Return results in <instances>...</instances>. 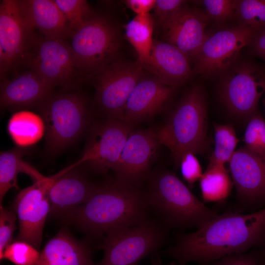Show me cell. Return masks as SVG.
<instances>
[{
    "label": "cell",
    "mask_w": 265,
    "mask_h": 265,
    "mask_svg": "<svg viewBox=\"0 0 265 265\" xmlns=\"http://www.w3.org/2000/svg\"><path fill=\"white\" fill-rule=\"evenodd\" d=\"M265 243V208L251 213L226 212L196 231L178 236L165 251L178 265L208 263Z\"/></svg>",
    "instance_id": "1"
},
{
    "label": "cell",
    "mask_w": 265,
    "mask_h": 265,
    "mask_svg": "<svg viewBox=\"0 0 265 265\" xmlns=\"http://www.w3.org/2000/svg\"><path fill=\"white\" fill-rule=\"evenodd\" d=\"M149 207L146 193L137 186L114 179L98 186L82 205L65 218L92 236L132 226L146 219Z\"/></svg>",
    "instance_id": "2"
},
{
    "label": "cell",
    "mask_w": 265,
    "mask_h": 265,
    "mask_svg": "<svg viewBox=\"0 0 265 265\" xmlns=\"http://www.w3.org/2000/svg\"><path fill=\"white\" fill-rule=\"evenodd\" d=\"M155 132L159 144L170 150L177 165L187 153L196 155L206 152L209 148L207 104L203 87L195 85L189 88Z\"/></svg>",
    "instance_id": "3"
},
{
    "label": "cell",
    "mask_w": 265,
    "mask_h": 265,
    "mask_svg": "<svg viewBox=\"0 0 265 265\" xmlns=\"http://www.w3.org/2000/svg\"><path fill=\"white\" fill-rule=\"evenodd\" d=\"M146 195L149 207L166 226L199 229L217 215L168 170H158L151 175Z\"/></svg>",
    "instance_id": "4"
},
{
    "label": "cell",
    "mask_w": 265,
    "mask_h": 265,
    "mask_svg": "<svg viewBox=\"0 0 265 265\" xmlns=\"http://www.w3.org/2000/svg\"><path fill=\"white\" fill-rule=\"evenodd\" d=\"M45 126V150L56 155L86 130L89 115L85 98L75 92H53L38 106Z\"/></svg>",
    "instance_id": "5"
},
{
    "label": "cell",
    "mask_w": 265,
    "mask_h": 265,
    "mask_svg": "<svg viewBox=\"0 0 265 265\" xmlns=\"http://www.w3.org/2000/svg\"><path fill=\"white\" fill-rule=\"evenodd\" d=\"M70 38L69 45L81 76L91 78L117 59L120 34L106 16L93 13Z\"/></svg>",
    "instance_id": "6"
},
{
    "label": "cell",
    "mask_w": 265,
    "mask_h": 265,
    "mask_svg": "<svg viewBox=\"0 0 265 265\" xmlns=\"http://www.w3.org/2000/svg\"><path fill=\"white\" fill-rule=\"evenodd\" d=\"M165 226L147 218L136 225L110 231L105 235L102 245L103 257L95 265H137L140 260L162 245Z\"/></svg>",
    "instance_id": "7"
},
{
    "label": "cell",
    "mask_w": 265,
    "mask_h": 265,
    "mask_svg": "<svg viewBox=\"0 0 265 265\" xmlns=\"http://www.w3.org/2000/svg\"><path fill=\"white\" fill-rule=\"evenodd\" d=\"M22 65L34 71L53 88H69L81 76L69 43L64 39L37 34Z\"/></svg>",
    "instance_id": "8"
},
{
    "label": "cell",
    "mask_w": 265,
    "mask_h": 265,
    "mask_svg": "<svg viewBox=\"0 0 265 265\" xmlns=\"http://www.w3.org/2000/svg\"><path fill=\"white\" fill-rule=\"evenodd\" d=\"M227 71L219 86L220 99L232 114L249 120L264 93L265 73L246 60L237 61Z\"/></svg>",
    "instance_id": "9"
},
{
    "label": "cell",
    "mask_w": 265,
    "mask_h": 265,
    "mask_svg": "<svg viewBox=\"0 0 265 265\" xmlns=\"http://www.w3.org/2000/svg\"><path fill=\"white\" fill-rule=\"evenodd\" d=\"M254 32L237 25L210 34L193 60V73L208 79L226 72L248 46Z\"/></svg>",
    "instance_id": "10"
},
{
    "label": "cell",
    "mask_w": 265,
    "mask_h": 265,
    "mask_svg": "<svg viewBox=\"0 0 265 265\" xmlns=\"http://www.w3.org/2000/svg\"><path fill=\"white\" fill-rule=\"evenodd\" d=\"M134 125L123 120L107 118L95 123L80 158L72 167L83 166L98 173L114 171Z\"/></svg>",
    "instance_id": "11"
},
{
    "label": "cell",
    "mask_w": 265,
    "mask_h": 265,
    "mask_svg": "<svg viewBox=\"0 0 265 265\" xmlns=\"http://www.w3.org/2000/svg\"><path fill=\"white\" fill-rule=\"evenodd\" d=\"M143 69L138 61L117 59L92 77L94 78L96 101L108 118L123 119L127 100L143 77Z\"/></svg>",
    "instance_id": "12"
},
{
    "label": "cell",
    "mask_w": 265,
    "mask_h": 265,
    "mask_svg": "<svg viewBox=\"0 0 265 265\" xmlns=\"http://www.w3.org/2000/svg\"><path fill=\"white\" fill-rule=\"evenodd\" d=\"M35 30L24 15L17 0L0 2V79L22 65L35 37Z\"/></svg>",
    "instance_id": "13"
},
{
    "label": "cell",
    "mask_w": 265,
    "mask_h": 265,
    "mask_svg": "<svg viewBox=\"0 0 265 265\" xmlns=\"http://www.w3.org/2000/svg\"><path fill=\"white\" fill-rule=\"evenodd\" d=\"M51 180V177H47L34 183L22 189L14 201V211L19 224L16 240L28 243L38 250L45 222L50 213L47 190Z\"/></svg>",
    "instance_id": "14"
},
{
    "label": "cell",
    "mask_w": 265,
    "mask_h": 265,
    "mask_svg": "<svg viewBox=\"0 0 265 265\" xmlns=\"http://www.w3.org/2000/svg\"><path fill=\"white\" fill-rule=\"evenodd\" d=\"M210 23L204 11L185 4L161 26L166 42L177 48L193 61L210 35L207 31Z\"/></svg>",
    "instance_id": "15"
},
{
    "label": "cell",
    "mask_w": 265,
    "mask_h": 265,
    "mask_svg": "<svg viewBox=\"0 0 265 265\" xmlns=\"http://www.w3.org/2000/svg\"><path fill=\"white\" fill-rule=\"evenodd\" d=\"M159 145L155 131L133 130L126 140L114 171L115 179L138 186L147 176Z\"/></svg>",
    "instance_id": "16"
},
{
    "label": "cell",
    "mask_w": 265,
    "mask_h": 265,
    "mask_svg": "<svg viewBox=\"0 0 265 265\" xmlns=\"http://www.w3.org/2000/svg\"><path fill=\"white\" fill-rule=\"evenodd\" d=\"M229 165L239 202L246 206L265 205V157L243 147L235 151Z\"/></svg>",
    "instance_id": "17"
},
{
    "label": "cell",
    "mask_w": 265,
    "mask_h": 265,
    "mask_svg": "<svg viewBox=\"0 0 265 265\" xmlns=\"http://www.w3.org/2000/svg\"><path fill=\"white\" fill-rule=\"evenodd\" d=\"M51 177L47 195L53 215L65 217L84 204L98 186L71 166Z\"/></svg>",
    "instance_id": "18"
},
{
    "label": "cell",
    "mask_w": 265,
    "mask_h": 265,
    "mask_svg": "<svg viewBox=\"0 0 265 265\" xmlns=\"http://www.w3.org/2000/svg\"><path fill=\"white\" fill-rule=\"evenodd\" d=\"M53 89L32 70L21 72L11 79L1 80V108L17 110L38 106L53 92Z\"/></svg>",
    "instance_id": "19"
},
{
    "label": "cell",
    "mask_w": 265,
    "mask_h": 265,
    "mask_svg": "<svg viewBox=\"0 0 265 265\" xmlns=\"http://www.w3.org/2000/svg\"><path fill=\"white\" fill-rule=\"evenodd\" d=\"M175 88L162 83L155 76H143L127 100L122 120L134 125L151 117L164 107Z\"/></svg>",
    "instance_id": "20"
},
{
    "label": "cell",
    "mask_w": 265,
    "mask_h": 265,
    "mask_svg": "<svg viewBox=\"0 0 265 265\" xmlns=\"http://www.w3.org/2000/svg\"><path fill=\"white\" fill-rule=\"evenodd\" d=\"M190 60L174 46L154 41L150 58L144 68L151 72L160 82L176 88L186 82L193 74Z\"/></svg>",
    "instance_id": "21"
},
{
    "label": "cell",
    "mask_w": 265,
    "mask_h": 265,
    "mask_svg": "<svg viewBox=\"0 0 265 265\" xmlns=\"http://www.w3.org/2000/svg\"><path fill=\"white\" fill-rule=\"evenodd\" d=\"M88 243L75 238L65 227L49 239L35 265H95Z\"/></svg>",
    "instance_id": "22"
},
{
    "label": "cell",
    "mask_w": 265,
    "mask_h": 265,
    "mask_svg": "<svg viewBox=\"0 0 265 265\" xmlns=\"http://www.w3.org/2000/svg\"><path fill=\"white\" fill-rule=\"evenodd\" d=\"M20 7L33 28L49 38L65 40L73 33L54 0H20Z\"/></svg>",
    "instance_id": "23"
},
{
    "label": "cell",
    "mask_w": 265,
    "mask_h": 265,
    "mask_svg": "<svg viewBox=\"0 0 265 265\" xmlns=\"http://www.w3.org/2000/svg\"><path fill=\"white\" fill-rule=\"evenodd\" d=\"M26 150L17 147L0 154V202L1 203L9 189H19L17 176L20 173L28 175L34 183L46 178L23 159Z\"/></svg>",
    "instance_id": "24"
},
{
    "label": "cell",
    "mask_w": 265,
    "mask_h": 265,
    "mask_svg": "<svg viewBox=\"0 0 265 265\" xmlns=\"http://www.w3.org/2000/svg\"><path fill=\"white\" fill-rule=\"evenodd\" d=\"M7 130L14 143L22 148L36 144L45 134V124L41 116L23 110L11 116Z\"/></svg>",
    "instance_id": "25"
},
{
    "label": "cell",
    "mask_w": 265,
    "mask_h": 265,
    "mask_svg": "<svg viewBox=\"0 0 265 265\" xmlns=\"http://www.w3.org/2000/svg\"><path fill=\"white\" fill-rule=\"evenodd\" d=\"M126 36L136 51L138 62L147 65L153 43V21L149 13L136 15L125 26Z\"/></svg>",
    "instance_id": "26"
},
{
    "label": "cell",
    "mask_w": 265,
    "mask_h": 265,
    "mask_svg": "<svg viewBox=\"0 0 265 265\" xmlns=\"http://www.w3.org/2000/svg\"><path fill=\"white\" fill-rule=\"evenodd\" d=\"M199 181L205 202H220L226 199L234 186L226 168L207 167Z\"/></svg>",
    "instance_id": "27"
},
{
    "label": "cell",
    "mask_w": 265,
    "mask_h": 265,
    "mask_svg": "<svg viewBox=\"0 0 265 265\" xmlns=\"http://www.w3.org/2000/svg\"><path fill=\"white\" fill-rule=\"evenodd\" d=\"M214 129V148L207 167L226 168L225 164L229 163L234 154L239 139L231 125L215 124Z\"/></svg>",
    "instance_id": "28"
},
{
    "label": "cell",
    "mask_w": 265,
    "mask_h": 265,
    "mask_svg": "<svg viewBox=\"0 0 265 265\" xmlns=\"http://www.w3.org/2000/svg\"><path fill=\"white\" fill-rule=\"evenodd\" d=\"M238 25L254 31L265 26V0H234Z\"/></svg>",
    "instance_id": "29"
},
{
    "label": "cell",
    "mask_w": 265,
    "mask_h": 265,
    "mask_svg": "<svg viewBox=\"0 0 265 265\" xmlns=\"http://www.w3.org/2000/svg\"><path fill=\"white\" fill-rule=\"evenodd\" d=\"M243 141L248 151L265 157V119L258 112L248 120Z\"/></svg>",
    "instance_id": "30"
},
{
    "label": "cell",
    "mask_w": 265,
    "mask_h": 265,
    "mask_svg": "<svg viewBox=\"0 0 265 265\" xmlns=\"http://www.w3.org/2000/svg\"><path fill=\"white\" fill-rule=\"evenodd\" d=\"M73 32L80 27L93 14L84 0H54Z\"/></svg>",
    "instance_id": "31"
},
{
    "label": "cell",
    "mask_w": 265,
    "mask_h": 265,
    "mask_svg": "<svg viewBox=\"0 0 265 265\" xmlns=\"http://www.w3.org/2000/svg\"><path fill=\"white\" fill-rule=\"evenodd\" d=\"M40 255L39 250L28 243L15 240L6 248L0 260H7L15 265H35Z\"/></svg>",
    "instance_id": "32"
},
{
    "label": "cell",
    "mask_w": 265,
    "mask_h": 265,
    "mask_svg": "<svg viewBox=\"0 0 265 265\" xmlns=\"http://www.w3.org/2000/svg\"><path fill=\"white\" fill-rule=\"evenodd\" d=\"M205 9V13L217 26H223L229 22L236 20L233 0H204L199 1Z\"/></svg>",
    "instance_id": "33"
},
{
    "label": "cell",
    "mask_w": 265,
    "mask_h": 265,
    "mask_svg": "<svg viewBox=\"0 0 265 265\" xmlns=\"http://www.w3.org/2000/svg\"><path fill=\"white\" fill-rule=\"evenodd\" d=\"M17 215L15 211L0 207V259L6 248L12 242L16 228Z\"/></svg>",
    "instance_id": "34"
},
{
    "label": "cell",
    "mask_w": 265,
    "mask_h": 265,
    "mask_svg": "<svg viewBox=\"0 0 265 265\" xmlns=\"http://www.w3.org/2000/svg\"><path fill=\"white\" fill-rule=\"evenodd\" d=\"M194 155L191 153L186 154L180 163L182 176L190 185L199 180L203 174L201 165Z\"/></svg>",
    "instance_id": "35"
},
{
    "label": "cell",
    "mask_w": 265,
    "mask_h": 265,
    "mask_svg": "<svg viewBox=\"0 0 265 265\" xmlns=\"http://www.w3.org/2000/svg\"><path fill=\"white\" fill-rule=\"evenodd\" d=\"M186 1L182 0H156L153 10L160 26L174 13L184 5Z\"/></svg>",
    "instance_id": "36"
},
{
    "label": "cell",
    "mask_w": 265,
    "mask_h": 265,
    "mask_svg": "<svg viewBox=\"0 0 265 265\" xmlns=\"http://www.w3.org/2000/svg\"><path fill=\"white\" fill-rule=\"evenodd\" d=\"M213 262L210 265H259L253 256L244 253L228 255Z\"/></svg>",
    "instance_id": "37"
},
{
    "label": "cell",
    "mask_w": 265,
    "mask_h": 265,
    "mask_svg": "<svg viewBox=\"0 0 265 265\" xmlns=\"http://www.w3.org/2000/svg\"><path fill=\"white\" fill-rule=\"evenodd\" d=\"M248 46L255 55L265 61V26L254 32Z\"/></svg>",
    "instance_id": "38"
},
{
    "label": "cell",
    "mask_w": 265,
    "mask_h": 265,
    "mask_svg": "<svg viewBox=\"0 0 265 265\" xmlns=\"http://www.w3.org/2000/svg\"><path fill=\"white\" fill-rule=\"evenodd\" d=\"M155 0H126L124 1L126 5L134 12L136 15L149 13L153 9Z\"/></svg>",
    "instance_id": "39"
},
{
    "label": "cell",
    "mask_w": 265,
    "mask_h": 265,
    "mask_svg": "<svg viewBox=\"0 0 265 265\" xmlns=\"http://www.w3.org/2000/svg\"><path fill=\"white\" fill-rule=\"evenodd\" d=\"M263 86H264V101H263V103H264V107H265V74L264 76V78H263Z\"/></svg>",
    "instance_id": "40"
},
{
    "label": "cell",
    "mask_w": 265,
    "mask_h": 265,
    "mask_svg": "<svg viewBox=\"0 0 265 265\" xmlns=\"http://www.w3.org/2000/svg\"><path fill=\"white\" fill-rule=\"evenodd\" d=\"M153 265H161V264L159 260H158L157 261H155V262L154 263Z\"/></svg>",
    "instance_id": "41"
},
{
    "label": "cell",
    "mask_w": 265,
    "mask_h": 265,
    "mask_svg": "<svg viewBox=\"0 0 265 265\" xmlns=\"http://www.w3.org/2000/svg\"><path fill=\"white\" fill-rule=\"evenodd\" d=\"M264 255H265V254H264Z\"/></svg>",
    "instance_id": "42"
}]
</instances>
